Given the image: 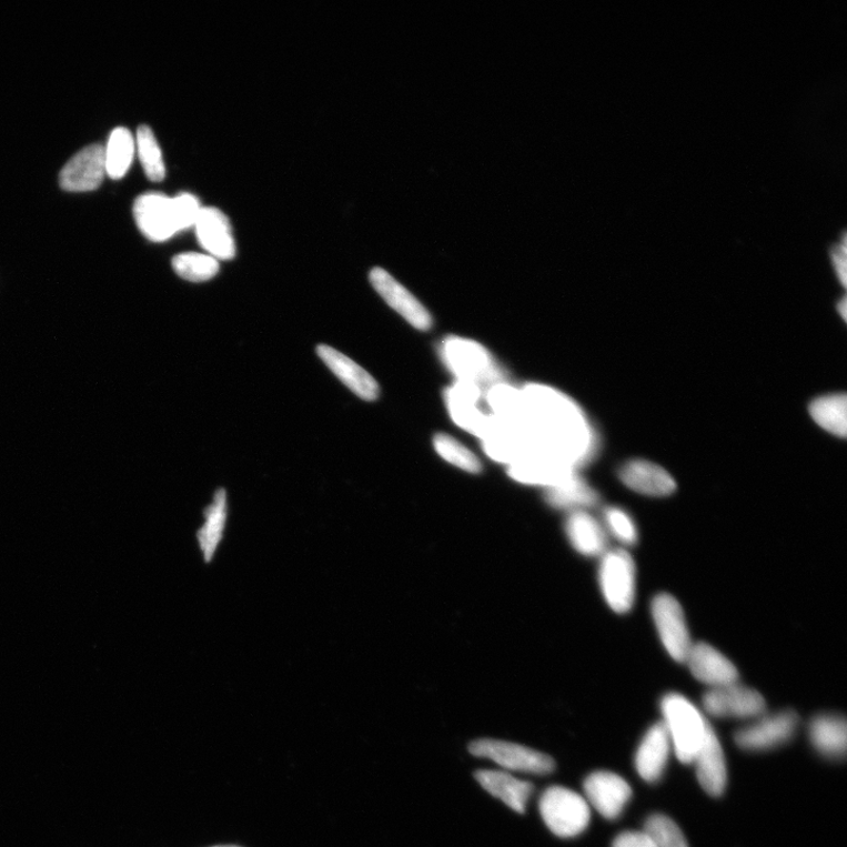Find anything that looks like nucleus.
Instances as JSON below:
<instances>
[{
	"instance_id": "obj_17",
	"label": "nucleus",
	"mask_w": 847,
	"mask_h": 847,
	"mask_svg": "<svg viewBox=\"0 0 847 847\" xmlns=\"http://www.w3.org/2000/svg\"><path fill=\"white\" fill-rule=\"evenodd\" d=\"M317 353L325 365L336 374L337 379L341 380L354 395H357L360 399L367 402L376 401L379 399V383L357 363H354L345 356V354L327 345H320L317 347Z\"/></svg>"
},
{
	"instance_id": "obj_21",
	"label": "nucleus",
	"mask_w": 847,
	"mask_h": 847,
	"mask_svg": "<svg viewBox=\"0 0 847 847\" xmlns=\"http://www.w3.org/2000/svg\"><path fill=\"white\" fill-rule=\"evenodd\" d=\"M444 357L462 382L475 383L490 376L488 354L475 343L451 340L444 346Z\"/></svg>"
},
{
	"instance_id": "obj_19",
	"label": "nucleus",
	"mask_w": 847,
	"mask_h": 847,
	"mask_svg": "<svg viewBox=\"0 0 847 847\" xmlns=\"http://www.w3.org/2000/svg\"><path fill=\"white\" fill-rule=\"evenodd\" d=\"M703 789L713 797L724 794L727 783L726 760L713 726L697 753L694 763Z\"/></svg>"
},
{
	"instance_id": "obj_38",
	"label": "nucleus",
	"mask_w": 847,
	"mask_h": 847,
	"mask_svg": "<svg viewBox=\"0 0 847 847\" xmlns=\"http://www.w3.org/2000/svg\"><path fill=\"white\" fill-rule=\"evenodd\" d=\"M212 847H241L235 845H219V846H212Z\"/></svg>"
},
{
	"instance_id": "obj_13",
	"label": "nucleus",
	"mask_w": 847,
	"mask_h": 847,
	"mask_svg": "<svg viewBox=\"0 0 847 847\" xmlns=\"http://www.w3.org/2000/svg\"><path fill=\"white\" fill-rule=\"evenodd\" d=\"M685 663L696 679L712 688L738 683L735 664L710 644H694Z\"/></svg>"
},
{
	"instance_id": "obj_9",
	"label": "nucleus",
	"mask_w": 847,
	"mask_h": 847,
	"mask_svg": "<svg viewBox=\"0 0 847 847\" xmlns=\"http://www.w3.org/2000/svg\"><path fill=\"white\" fill-rule=\"evenodd\" d=\"M133 214L138 228L152 242H165L181 232L173 199L163 193L151 192L138 196Z\"/></svg>"
},
{
	"instance_id": "obj_24",
	"label": "nucleus",
	"mask_w": 847,
	"mask_h": 847,
	"mask_svg": "<svg viewBox=\"0 0 847 847\" xmlns=\"http://www.w3.org/2000/svg\"><path fill=\"white\" fill-rule=\"evenodd\" d=\"M228 522V497L226 491L220 488L215 491L212 503L204 511V523L196 531V541H199L202 555L205 563H210L216 549H219L225 534Z\"/></svg>"
},
{
	"instance_id": "obj_16",
	"label": "nucleus",
	"mask_w": 847,
	"mask_h": 847,
	"mask_svg": "<svg viewBox=\"0 0 847 847\" xmlns=\"http://www.w3.org/2000/svg\"><path fill=\"white\" fill-rule=\"evenodd\" d=\"M508 475L524 484L543 485L554 488L568 483L578 474L576 468L569 467L556 460L542 455H528L511 464Z\"/></svg>"
},
{
	"instance_id": "obj_34",
	"label": "nucleus",
	"mask_w": 847,
	"mask_h": 847,
	"mask_svg": "<svg viewBox=\"0 0 847 847\" xmlns=\"http://www.w3.org/2000/svg\"><path fill=\"white\" fill-rule=\"evenodd\" d=\"M177 216V222L181 231L194 226L196 219L202 211L201 203L195 195L191 193H181L172 196Z\"/></svg>"
},
{
	"instance_id": "obj_7",
	"label": "nucleus",
	"mask_w": 847,
	"mask_h": 847,
	"mask_svg": "<svg viewBox=\"0 0 847 847\" xmlns=\"http://www.w3.org/2000/svg\"><path fill=\"white\" fill-rule=\"evenodd\" d=\"M703 706L708 715L717 718L756 719L766 714L764 697L738 683L708 689Z\"/></svg>"
},
{
	"instance_id": "obj_11",
	"label": "nucleus",
	"mask_w": 847,
	"mask_h": 847,
	"mask_svg": "<svg viewBox=\"0 0 847 847\" xmlns=\"http://www.w3.org/2000/svg\"><path fill=\"white\" fill-rule=\"evenodd\" d=\"M584 793L586 801L609 820L618 818L633 797L632 786L621 776L608 772L591 774L584 782Z\"/></svg>"
},
{
	"instance_id": "obj_30",
	"label": "nucleus",
	"mask_w": 847,
	"mask_h": 847,
	"mask_svg": "<svg viewBox=\"0 0 847 847\" xmlns=\"http://www.w3.org/2000/svg\"><path fill=\"white\" fill-rule=\"evenodd\" d=\"M172 268L181 279L193 282H206L220 271V263L209 254L185 252L177 254Z\"/></svg>"
},
{
	"instance_id": "obj_25",
	"label": "nucleus",
	"mask_w": 847,
	"mask_h": 847,
	"mask_svg": "<svg viewBox=\"0 0 847 847\" xmlns=\"http://www.w3.org/2000/svg\"><path fill=\"white\" fill-rule=\"evenodd\" d=\"M811 743L817 750L831 758L844 757L847 745V725L841 716L819 715L809 727Z\"/></svg>"
},
{
	"instance_id": "obj_36",
	"label": "nucleus",
	"mask_w": 847,
	"mask_h": 847,
	"mask_svg": "<svg viewBox=\"0 0 847 847\" xmlns=\"http://www.w3.org/2000/svg\"><path fill=\"white\" fill-rule=\"evenodd\" d=\"M833 263L843 285H846V242L845 238L840 245L833 250Z\"/></svg>"
},
{
	"instance_id": "obj_22",
	"label": "nucleus",
	"mask_w": 847,
	"mask_h": 847,
	"mask_svg": "<svg viewBox=\"0 0 847 847\" xmlns=\"http://www.w3.org/2000/svg\"><path fill=\"white\" fill-rule=\"evenodd\" d=\"M475 777L490 795L505 803L512 810L525 814L528 799L534 794V785L497 770H478Z\"/></svg>"
},
{
	"instance_id": "obj_3",
	"label": "nucleus",
	"mask_w": 847,
	"mask_h": 847,
	"mask_svg": "<svg viewBox=\"0 0 847 847\" xmlns=\"http://www.w3.org/2000/svg\"><path fill=\"white\" fill-rule=\"evenodd\" d=\"M540 811L549 831L561 838L579 836L591 818L586 799L563 786H551L544 791Z\"/></svg>"
},
{
	"instance_id": "obj_5",
	"label": "nucleus",
	"mask_w": 847,
	"mask_h": 847,
	"mask_svg": "<svg viewBox=\"0 0 847 847\" xmlns=\"http://www.w3.org/2000/svg\"><path fill=\"white\" fill-rule=\"evenodd\" d=\"M468 752L486 758L508 772L545 776L554 773L556 764L549 756L532 748L496 739H480L468 745Z\"/></svg>"
},
{
	"instance_id": "obj_1",
	"label": "nucleus",
	"mask_w": 847,
	"mask_h": 847,
	"mask_svg": "<svg viewBox=\"0 0 847 847\" xmlns=\"http://www.w3.org/2000/svg\"><path fill=\"white\" fill-rule=\"evenodd\" d=\"M525 420L535 424L540 444L535 453L576 468L595 451L593 433L581 412L555 392L534 387L526 393Z\"/></svg>"
},
{
	"instance_id": "obj_23",
	"label": "nucleus",
	"mask_w": 847,
	"mask_h": 847,
	"mask_svg": "<svg viewBox=\"0 0 847 847\" xmlns=\"http://www.w3.org/2000/svg\"><path fill=\"white\" fill-rule=\"evenodd\" d=\"M566 535L578 553L586 557L603 556L606 553L607 534L604 526L586 511L571 512L566 524Z\"/></svg>"
},
{
	"instance_id": "obj_28",
	"label": "nucleus",
	"mask_w": 847,
	"mask_h": 847,
	"mask_svg": "<svg viewBox=\"0 0 847 847\" xmlns=\"http://www.w3.org/2000/svg\"><path fill=\"white\" fill-rule=\"evenodd\" d=\"M810 415L825 431L837 437L847 432V401L845 395H829L817 399L810 405Z\"/></svg>"
},
{
	"instance_id": "obj_2",
	"label": "nucleus",
	"mask_w": 847,
	"mask_h": 847,
	"mask_svg": "<svg viewBox=\"0 0 847 847\" xmlns=\"http://www.w3.org/2000/svg\"><path fill=\"white\" fill-rule=\"evenodd\" d=\"M661 708L664 717L662 723L677 758L683 764H693L712 727L710 723L695 704L679 694L666 695Z\"/></svg>"
},
{
	"instance_id": "obj_4",
	"label": "nucleus",
	"mask_w": 847,
	"mask_h": 847,
	"mask_svg": "<svg viewBox=\"0 0 847 847\" xmlns=\"http://www.w3.org/2000/svg\"><path fill=\"white\" fill-rule=\"evenodd\" d=\"M599 584L605 602L617 614L633 608L637 593L636 564L624 548L606 551L599 566Z\"/></svg>"
},
{
	"instance_id": "obj_31",
	"label": "nucleus",
	"mask_w": 847,
	"mask_h": 847,
	"mask_svg": "<svg viewBox=\"0 0 847 847\" xmlns=\"http://www.w3.org/2000/svg\"><path fill=\"white\" fill-rule=\"evenodd\" d=\"M433 445H435L438 455L447 463L470 472V474H480L482 471V464L475 453L445 433H440L433 440Z\"/></svg>"
},
{
	"instance_id": "obj_12",
	"label": "nucleus",
	"mask_w": 847,
	"mask_h": 847,
	"mask_svg": "<svg viewBox=\"0 0 847 847\" xmlns=\"http://www.w3.org/2000/svg\"><path fill=\"white\" fill-rule=\"evenodd\" d=\"M105 174L104 147L93 144L72 157L59 175V183L69 192H88L100 186Z\"/></svg>"
},
{
	"instance_id": "obj_33",
	"label": "nucleus",
	"mask_w": 847,
	"mask_h": 847,
	"mask_svg": "<svg viewBox=\"0 0 847 847\" xmlns=\"http://www.w3.org/2000/svg\"><path fill=\"white\" fill-rule=\"evenodd\" d=\"M604 523L609 534L621 544L633 546L638 542V528L624 508L609 506L604 511Z\"/></svg>"
},
{
	"instance_id": "obj_35",
	"label": "nucleus",
	"mask_w": 847,
	"mask_h": 847,
	"mask_svg": "<svg viewBox=\"0 0 847 847\" xmlns=\"http://www.w3.org/2000/svg\"><path fill=\"white\" fill-rule=\"evenodd\" d=\"M613 847H656L652 839L643 833H624L619 835Z\"/></svg>"
},
{
	"instance_id": "obj_29",
	"label": "nucleus",
	"mask_w": 847,
	"mask_h": 847,
	"mask_svg": "<svg viewBox=\"0 0 847 847\" xmlns=\"http://www.w3.org/2000/svg\"><path fill=\"white\" fill-rule=\"evenodd\" d=\"M135 151L140 155L148 179L151 182H162L165 179L163 153L151 128L147 125L138 128Z\"/></svg>"
},
{
	"instance_id": "obj_8",
	"label": "nucleus",
	"mask_w": 847,
	"mask_h": 847,
	"mask_svg": "<svg viewBox=\"0 0 847 847\" xmlns=\"http://www.w3.org/2000/svg\"><path fill=\"white\" fill-rule=\"evenodd\" d=\"M798 726V716L790 710L763 715L740 728L735 739L743 750L763 752L789 742Z\"/></svg>"
},
{
	"instance_id": "obj_6",
	"label": "nucleus",
	"mask_w": 847,
	"mask_h": 847,
	"mask_svg": "<svg viewBox=\"0 0 847 847\" xmlns=\"http://www.w3.org/2000/svg\"><path fill=\"white\" fill-rule=\"evenodd\" d=\"M652 613L666 653L676 662L685 663L694 643L680 603L669 594L657 595Z\"/></svg>"
},
{
	"instance_id": "obj_14",
	"label": "nucleus",
	"mask_w": 847,
	"mask_h": 847,
	"mask_svg": "<svg viewBox=\"0 0 847 847\" xmlns=\"http://www.w3.org/2000/svg\"><path fill=\"white\" fill-rule=\"evenodd\" d=\"M196 240L216 261H229L235 255V243L228 216L219 209L202 208L194 224Z\"/></svg>"
},
{
	"instance_id": "obj_32",
	"label": "nucleus",
	"mask_w": 847,
	"mask_h": 847,
	"mask_svg": "<svg viewBox=\"0 0 847 847\" xmlns=\"http://www.w3.org/2000/svg\"><path fill=\"white\" fill-rule=\"evenodd\" d=\"M644 833L656 847H688L679 826L663 815L649 817L645 823Z\"/></svg>"
},
{
	"instance_id": "obj_20",
	"label": "nucleus",
	"mask_w": 847,
	"mask_h": 847,
	"mask_svg": "<svg viewBox=\"0 0 847 847\" xmlns=\"http://www.w3.org/2000/svg\"><path fill=\"white\" fill-rule=\"evenodd\" d=\"M672 748V740L663 723H657L649 728L636 754L635 764L639 776L648 783L659 780Z\"/></svg>"
},
{
	"instance_id": "obj_15",
	"label": "nucleus",
	"mask_w": 847,
	"mask_h": 847,
	"mask_svg": "<svg viewBox=\"0 0 847 847\" xmlns=\"http://www.w3.org/2000/svg\"><path fill=\"white\" fill-rule=\"evenodd\" d=\"M619 478L628 488L649 497H666L677 488L674 477L665 468L643 460L625 463L619 470Z\"/></svg>"
},
{
	"instance_id": "obj_10",
	"label": "nucleus",
	"mask_w": 847,
	"mask_h": 847,
	"mask_svg": "<svg viewBox=\"0 0 847 847\" xmlns=\"http://www.w3.org/2000/svg\"><path fill=\"white\" fill-rule=\"evenodd\" d=\"M370 282L381 298L413 327L427 331L432 319L425 306L406 288L381 268L370 272Z\"/></svg>"
},
{
	"instance_id": "obj_27",
	"label": "nucleus",
	"mask_w": 847,
	"mask_h": 847,
	"mask_svg": "<svg viewBox=\"0 0 847 847\" xmlns=\"http://www.w3.org/2000/svg\"><path fill=\"white\" fill-rule=\"evenodd\" d=\"M546 501L551 506L574 512L595 506L599 497L597 492L577 475L564 485L548 488Z\"/></svg>"
},
{
	"instance_id": "obj_26",
	"label": "nucleus",
	"mask_w": 847,
	"mask_h": 847,
	"mask_svg": "<svg viewBox=\"0 0 847 847\" xmlns=\"http://www.w3.org/2000/svg\"><path fill=\"white\" fill-rule=\"evenodd\" d=\"M135 153V140L125 128L114 129L104 148L105 170L112 180H121L129 171Z\"/></svg>"
},
{
	"instance_id": "obj_37",
	"label": "nucleus",
	"mask_w": 847,
	"mask_h": 847,
	"mask_svg": "<svg viewBox=\"0 0 847 847\" xmlns=\"http://www.w3.org/2000/svg\"><path fill=\"white\" fill-rule=\"evenodd\" d=\"M838 311L841 313L843 319L846 320V299H844L840 302V305H838Z\"/></svg>"
},
{
	"instance_id": "obj_18",
	"label": "nucleus",
	"mask_w": 847,
	"mask_h": 847,
	"mask_svg": "<svg viewBox=\"0 0 847 847\" xmlns=\"http://www.w3.org/2000/svg\"><path fill=\"white\" fill-rule=\"evenodd\" d=\"M480 400L481 392L475 383L461 381L446 393V403L453 421L484 437L494 422L483 416L484 413L477 406Z\"/></svg>"
}]
</instances>
